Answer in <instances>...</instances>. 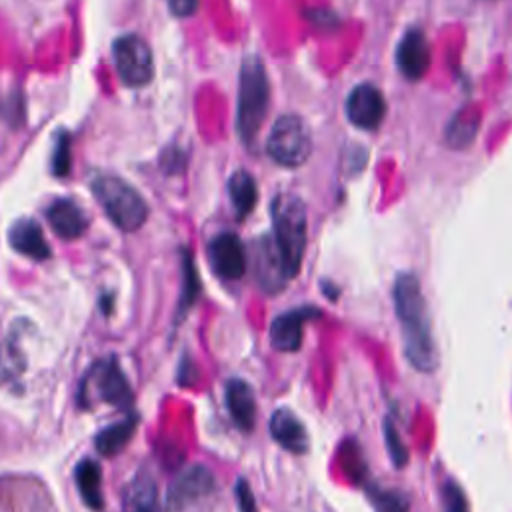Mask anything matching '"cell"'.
<instances>
[{"instance_id": "cell-1", "label": "cell", "mask_w": 512, "mask_h": 512, "mask_svg": "<svg viewBox=\"0 0 512 512\" xmlns=\"http://www.w3.org/2000/svg\"><path fill=\"white\" fill-rule=\"evenodd\" d=\"M392 298L408 362L418 372H434L438 368V348L434 344L428 306L418 276L412 272H400L394 280Z\"/></svg>"}, {"instance_id": "cell-2", "label": "cell", "mask_w": 512, "mask_h": 512, "mask_svg": "<svg viewBox=\"0 0 512 512\" xmlns=\"http://www.w3.org/2000/svg\"><path fill=\"white\" fill-rule=\"evenodd\" d=\"M274 242L284 258L290 278L300 272V264L306 250L308 216L304 202L290 192L278 194L270 206Z\"/></svg>"}, {"instance_id": "cell-3", "label": "cell", "mask_w": 512, "mask_h": 512, "mask_svg": "<svg viewBox=\"0 0 512 512\" xmlns=\"http://www.w3.org/2000/svg\"><path fill=\"white\" fill-rule=\"evenodd\" d=\"M268 98H270V84L264 62L250 54L244 58L240 68V88H238V114H236V128L240 138L250 144L268 110Z\"/></svg>"}, {"instance_id": "cell-4", "label": "cell", "mask_w": 512, "mask_h": 512, "mask_svg": "<svg viewBox=\"0 0 512 512\" xmlns=\"http://www.w3.org/2000/svg\"><path fill=\"white\" fill-rule=\"evenodd\" d=\"M92 194L106 216L122 232L138 230L148 218V204L136 188L118 176H98L92 180Z\"/></svg>"}, {"instance_id": "cell-5", "label": "cell", "mask_w": 512, "mask_h": 512, "mask_svg": "<svg viewBox=\"0 0 512 512\" xmlns=\"http://www.w3.org/2000/svg\"><path fill=\"white\" fill-rule=\"evenodd\" d=\"M266 150L280 166L296 168L304 164L312 152V136L306 122L296 114L280 116L268 134Z\"/></svg>"}, {"instance_id": "cell-6", "label": "cell", "mask_w": 512, "mask_h": 512, "mask_svg": "<svg viewBox=\"0 0 512 512\" xmlns=\"http://www.w3.org/2000/svg\"><path fill=\"white\" fill-rule=\"evenodd\" d=\"M80 398L84 406H90L94 400H100L126 410L132 406V388L116 360L110 358L100 360L90 368L80 390Z\"/></svg>"}, {"instance_id": "cell-7", "label": "cell", "mask_w": 512, "mask_h": 512, "mask_svg": "<svg viewBox=\"0 0 512 512\" xmlns=\"http://www.w3.org/2000/svg\"><path fill=\"white\" fill-rule=\"evenodd\" d=\"M112 60L120 80L126 86L140 88L152 80L154 64L150 46L136 34H124L114 40Z\"/></svg>"}, {"instance_id": "cell-8", "label": "cell", "mask_w": 512, "mask_h": 512, "mask_svg": "<svg viewBox=\"0 0 512 512\" xmlns=\"http://www.w3.org/2000/svg\"><path fill=\"white\" fill-rule=\"evenodd\" d=\"M386 114V100L372 84H358L346 98L348 120L362 130H376Z\"/></svg>"}, {"instance_id": "cell-9", "label": "cell", "mask_w": 512, "mask_h": 512, "mask_svg": "<svg viewBox=\"0 0 512 512\" xmlns=\"http://www.w3.org/2000/svg\"><path fill=\"white\" fill-rule=\"evenodd\" d=\"M208 258L214 272L224 280H238L246 274L248 256L240 238L232 232H222L208 244Z\"/></svg>"}, {"instance_id": "cell-10", "label": "cell", "mask_w": 512, "mask_h": 512, "mask_svg": "<svg viewBox=\"0 0 512 512\" xmlns=\"http://www.w3.org/2000/svg\"><path fill=\"white\" fill-rule=\"evenodd\" d=\"M254 272L260 288L268 294L280 292L286 282L290 280V274L286 270L284 258L274 242V238H260L254 248Z\"/></svg>"}, {"instance_id": "cell-11", "label": "cell", "mask_w": 512, "mask_h": 512, "mask_svg": "<svg viewBox=\"0 0 512 512\" xmlns=\"http://www.w3.org/2000/svg\"><path fill=\"white\" fill-rule=\"evenodd\" d=\"M214 490H216V480L212 472L204 466H192V468H186L170 486L168 504L172 510H182L192 502L204 500Z\"/></svg>"}, {"instance_id": "cell-12", "label": "cell", "mask_w": 512, "mask_h": 512, "mask_svg": "<svg viewBox=\"0 0 512 512\" xmlns=\"http://www.w3.org/2000/svg\"><path fill=\"white\" fill-rule=\"evenodd\" d=\"M318 308H294L276 316L270 324V342L280 352H294L302 344V326L308 318L318 316Z\"/></svg>"}, {"instance_id": "cell-13", "label": "cell", "mask_w": 512, "mask_h": 512, "mask_svg": "<svg viewBox=\"0 0 512 512\" xmlns=\"http://www.w3.org/2000/svg\"><path fill=\"white\" fill-rule=\"evenodd\" d=\"M398 68L408 80H420L430 66V46L420 30H410L398 44Z\"/></svg>"}, {"instance_id": "cell-14", "label": "cell", "mask_w": 512, "mask_h": 512, "mask_svg": "<svg viewBox=\"0 0 512 512\" xmlns=\"http://www.w3.org/2000/svg\"><path fill=\"white\" fill-rule=\"evenodd\" d=\"M270 434L288 452L304 454L310 448V440H308V432H306L304 424L288 408H278L272 414V418H270Z\"/></svg>"}, {"instance_id": "cell-15", "label": "cell", "mask_w": 512, "mask_h": 512, "mask_svg": "<svg viewBox=\"0 0 512 512\" xmlns=\"http://www.w3.org/2000/svg\"><path fill=\"white\" fill-rule=\"evenodd\" d=\"M46 218L50 228L64 240H74L82 236L88 226V218L84 210L74 200H68V198L54 200L46 210Z\"/></svg>"}, {"instance_id": "cell-16", "label": "cell", "mask_w": 512, "mask_h": 512, "mask_svg": "<svg viewBox=\"0 0 512 512\" xmlns=\"http://www.w3.org/2000/svg\"><path fill=\"white\" fill-rule=\"evenodd\" d=\"M10 246L32 260H46L50 258V246L42 234V228L32 218L16 220L8 230Z\"/></svg>"}, {"instance_id": "cell-17", "label": "cell", "mask_w": 512, "mask_h": 512, "mask_svg": "<svg viewBox=\"0 0 512 512\" xmlns=\"http://www.w3.org/2000/svg\"><path fill=\"white\" fill-rule=\"evenodd\" d=\"M122 512H162L156 480L148 472H138L122 492Z\"/></svg>"}, {"instance_id": "cell-18", "label": "cell", "mask_w": 512, "mask_h": 512, "mask_svg": "<svg viewBox=\"0 0 512 512\" xmlns=\"http://www.w3.org/2000/svg\"><path fill=\"white\" fill-rule=\"evenodd\" d=\"M226 404L230 410V416L242 430H252L256 420V400L252 388L240 380L232 378L226 384Z\"/></svg>"}, {"instance_id": "cell-19", "label": "cell", "mask_w": 512, "mask_h": 512, "mask_svg": "<svg viewBox=\"0 0 512 512\" xmlns=\"http://www.w3.org/2000/svg\"><path fill=\"white\" fill-rule=\"evenodd\" d=\"M74 478H76V486H78V492H80L84 504L90 510L100 512L104 508V498H102V490H100L102 474H100L98 462L88 460V458L78 462V466L74 470Z\"/></svg>"}, {"instance_id": "cell-20", "label": "cell", "mask_w": 512, "mask_h": 512, "mask_svg": "<svg viewBox=\"0 0 512 512\" xmlns=\"http://www.w3.org/2000/svg\"><path fill=\"white\" fill-rule=\"evenodd\" d=\"M228 192H230V200L236 216L240 220L246 218L254 210L256 198H258V190L252 174L246 170H236L228 180Z\"/></svg>"}, {"instance_id": "cell-21", "label": "cell", "mask_w": 512, "mask_h": 512, "mask_svg": "<svg viewBox=\"0 0 512 512\" xmlns=\"http://www.w3.org/2000/svg\"><path fill=\"white\" fill-rule=\"evenodd\" d=\"M136 430V416H128L122 422H116L108 428H104L98 436H96V450L102 456H114L118 454L132 438Z\"/></svg>"}, {"instance_id": "cell-22", "label": "cell", "mask_w": 512, "mask_h": 512, "mask_svg": "<svg viewBox=\"0 0 512 512\" xmlns=\"http://www.w3.org/2000/svg\"><path fill=\"white\" fill-rule=\"evenodd\" d=\"M372 506L376 512H408L410 510V502L408 498L398 492V490H368Z\"/></svg>"}, {"instance_id": "cell-23", "label": "cell", "mask_w": 512, "mask_h": 512, "mask_svg": "<svg viewBox=\"0 0 512 512\" xmlns=\"http://www.w3.org/2000/svg\"><path fill=\"white\" fill-rule=\"evenodd\" d=\"M440 500H442V512H470L468 498L460 484L452 478L444 480L440 488Z\"/></svg>"}, {"instance_id": "cell-24", "label": "cell", "mask_w": 512, "mask_h": 512, "mask_svg": "<svg viewBox=\"0 0 512 512\" xmlns=\"http://www.w3.org/2000/svg\"><path fill=\"white\" fill-rule=\"evenodd\" d=\"M182 272H184V290H182V298H180V312L188 310V308L192 306V302L196 300L198 292H200L198 274H196V268H194L192 258H190V254H188V252H184Z\"/></svg>"}, {"instance_id": "cell-25", "label": "cell", "mask_w": 512, "mask_h": 512, "mask_svg": "<svg viewBox=\"0 0 512 512\" xmlns=\"http://www.w3.org/2000/svg\"><path fill=\"white\" fill-rule=\"evenodd\" d=\"M384 440H386V448L390 454V460L396 468H404L408 462V448L400 438V432L392 426L390 420L384 422Z\"/></svg>"}, {"instance_id": "cell-26", "label": "cell", "mask_w": 512, "mask_h": 512, "mask_svg": "<svg viewBox=\"0 0 512 512\" xmlns=\"http://www.w3.org/2000/svg\"><path fill=\"white\" fill-rule=\"evenodd\" d=\"M22 370V356L18 354L12 340H6L0 346V380L14 378Z\"/></svg>"}, {"instance_id": "cell-27", "label": "cell", "mask_w": 512, "mask_h": 512, "mask_svg": "<svg viewBox=\"0 0 512 512\" xmlns=\"http://www.w3.org/2000/svg\"><path fill=\"white\" fill-rule=\"evenodd\" d=\"M70 138L66 132H60L56 148H54V156H52V172L56 176H66L70 170Z\"/></svg>"}, {"instance_id": "cell-28", "label": "cell", "mask_w": 512, "mask_h": 512, "mask_svg": "<svg viewBox=\"0 0 512 512\" xmlns=\"http://www.w3.org/2000/svg\"><path fill=\"white\" fill-rule=\"evenodd\" d=\"M236 502H238V508L240 512H258L256 508V500H254V494L250 490V484L246 480H238L236 482Z\"/></svg>"}, {"instance_id": "cell-29", "label": "cell", "mask_w": 512, "mask_h": 512, "mask_svg": "<svg viewBox=\"0 0 512 512\" xmlns=\"http://www.w3.org/2000/svg\"><path fill=\"white\" fill-rule=\"evenodd\" d=\"M166 4L176 16H192L198 10L200 0H166Z\"/></svg>"}]
</instances>
